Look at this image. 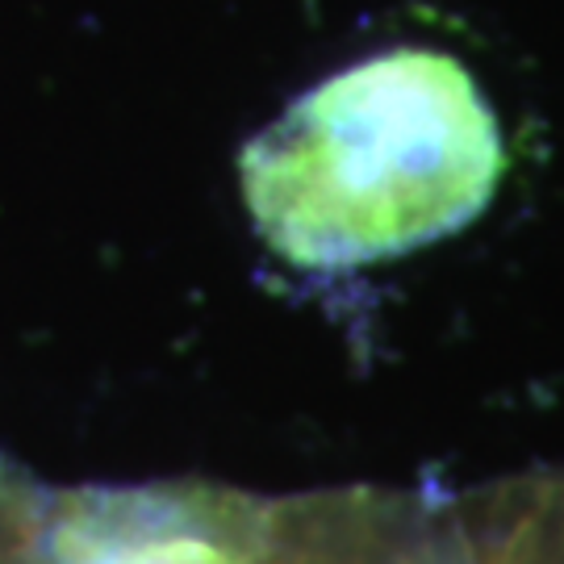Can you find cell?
Returning a JSON list of instances; mask_svg holds the SVG:
<instances>
[{
  "mask_svg": "<svg viewBox=\"0 0 564 564\" xmlns=\"http://www.w3.org/2000/svg\"><path fill=\"white\" fill-rule=\"evenodd\" d=\"M502 134L456 59L389 51L305 93L242 147L260 239L293 268L343 272L447 239L502 181Z\"/></svg>",
  "mask_w": 564,
  "mask_h": 564,
  "instance_id": "1",
  "label": "cell"
},
{
  "mask_svg": "<svg viewBox=\"0 0 564 564\" xmlns=\"http://www.w3.org/2000/svg\"><path fill=\"white\" fill-rule=\"evenodd\" d=\"M251 564H464L456 510L398 494H323L268 502Z\"/></svg>",
  "mask_w": 564,
  "mask_h": 564,
  "instance_id": "3",
  "label": "cell"
},
{
  "mask_svg": "<svg viewBox=\"0 0 564 564\" xmlns=\"http://www.w3.org/2000/svg\"><path fill=\"white\" fill-rule=\"evenodd\" d=\"M268 502L209 481L88 485L46 494L42 564H251Z\"/></svg>",
  "mask_w": 564,
  "mask_h": 564,
  "instance_id": "2",
  "label": "cell"
}]
</instances>
